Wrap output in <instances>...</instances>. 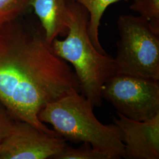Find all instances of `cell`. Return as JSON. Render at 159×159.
Here are the masks:
<instances>
[{
	"label": "cell",
	"instance_id": "cell-1",
	"mask_svg": "<svg viewBox=\"0 0 159 159\" xmlns=\"http://www.w3.org/2000/svg\"><path fill=\"white\" fill-rule=\"evenodd\" d=\"M12 23L0 28V101L16 120L58 136L39 114L48 103L80 92L78 78L53 52L43 29L15 28Z\"/></svg>",
	"mask_w": 159,
	"mask_h": 159
},
{
	"label": "cell",
	"instance_id": "cell-2",
	"mask_svg": "<svg viewBox=\"0 0 159 159\" xmlns=\"http://www.w3.org/2000/svg\"><path fill=\"white\" fill-rule=\"evenodd\" d=\"M90 102L73 91L48 103L39 114L43 123L51 125L57 134L74 143H87L110 159L123 158L121 132L116 124L104 125L97 119Z\"/></svg>",
	"mask_w": 159,
	"mask_h": 159
},
{
	"label": "cell",
	"instance_id": "cell-3",
	"mask_svg": "<svg viewBox=\"0 0 159 159\" xmlns=\"http://www.w3.org/2000/svg\"><path fill=\"white\" fill-rule=\"evenodd\" d=\"M70 23L64 40L56 39L51 43L58 57L71 63L80 87V93L93 107L102 106V90L107 80L116 74L114 58L98 51L91 42L88 27L87 10L73 0H68Z\"/></svg>",
	"mask_w": 159,
	"mask_h": 159
},
{
	"label": "cell",
	"instance_id": "cell-4",
	"mask_svg": "<svg viewBox=\"0 0 159 159\" xmlns=\"http://www.w3.org/2000/svg\"><path fill=\"white\" fill-rule=\"evenodd\" d=\"M117 27L116 74L159 80V32L140 16H120Z\"/></svg>",
	"mask_w": 159,
	"mask_h": 159
},
{
	"label": "cell",
	"instance_id": "cell-5",
	"mask_svg": "<svg viewBox=\"0 0 159 159\" xmlns=\"http://www.w3.org/2000/svg\"><path fill=\"white\" fill-rule=\"evenodd\" d=\"M102 97L130 119L146 121L159 113V80L115 74L102 86Z\"/></svg>",
	"mask_w": 159,
	"mask_h": 159
},
{
	"label": "cell",
	"instance_id": "cell-6",
	"mask_svg": "<svg viewBox=\"0 0 159 159\" xmlns=\"http://www.w3.org/2000/svg\"><path fill=\"white\" fill-rule=\"evenodd\" d=\"M67 144L61 137L17 120L11 133L1 142L0 159H53Z\"/></svg>",
	"mask_w": 159,
	"mask_h": 159
},
{
	"label": "cell",
	"instance_id": "cell-7",
	"mask_svg": "<svg viewBox=\"0 0 159 159\" xmlns=\"http://www.w3.org/2000/svg\"><path fill=\"white\" fill-rule=\"evenodd\" d=\"M113 122L119 127L125 146L123 158L159 159V113L146 121L130 119L117 112Z\"/></svg>",
	"mask_w": 159,
	"mask_h": 159
},
{
	"label": "cell",
	"instance_id": "cell-8",
	"mask_svg": "<svg viewBox=\"0 0 159 159\" xmlns=\"http://www.w3.org/2000/svg\"><path fill=\"white\" fill-rule=\"evenodd\" d=\"M29 6L39 18L48 44L58 37L68 34L70 23L68 0H30Z\"/></svg>",
	"mask_w": 159,
	"mask_h": 159
},
{
	"label": "cell",
	"instance_id": "cell-9",
	"mask_svg": "<svg viewBox=\"0 0 159 159\" xmlns=\"http://www.w3.org/2000/svg\"><path fill=\"white\" fill-rule=\"evenodd\" d=\"M87 10L89 15L88 31L91 42L97 50L102 54H107L99 40L98 30L104 12L108 6L117 2L129 0H73Z\"/></svg>",
	"mask_w": 159,
	"mask_h": 159
},
{
	"label": "cell",
	"instance_id": "cell-10",
	"mask_svg": "<svg viewBox=\"0 0 159 159\" xmlns=\"http://www.w3.org/2000/svg\"><path fill=\"white\" fill-rule=\"evenodd\" d=\"M56 159H110L106 154L100 152L87 143H83L78 148L68 144L53 158Z\"/></svg>",
	"mask_w": 159,
	"mask_h": 159
},
{
	"label": "cell",
	"instance_id": "cell-11",
	"mask_svg": "<svg viewBox=\"0 0 159 159\" xmlns=\"http://www.w3.org/2000/svg\"><path fill=\"white\" fill-rule=\"evenodd\" d=\"M30 0H0V28L13 23L29 7Z\"/></svg>",
	"mask_w": 159,
	"mask_h": 159
},
{
	"label": "cell",
	"instance_id": "cell-12",
	"mask_svg": "<svg viewBox=\"0 0 159 159\" xmlns=\"http://www.w3.org/2000/svg\"><path fill=\"white\" fill-rule=\"evenodd\" d=\"M130 8L148 20L153 29L159 32V0H136Z\"/></svg>",
	"mask_w": 159,
	"mask_h": 159
},
{
	"label": "cell",
	"instance_id": "cell-13",
	"mask_svg": "<svg viewBox=\"0 0 159 159\" xmlns=\"http://www.w3.org/2000/svg\"><path fill=\"white\" fill-rule=\"evenodd\" d=\"M16 121L0 101V143L11 133Z\"/></svg>",
	"mask_w": 159,
	"mask_h": 159
},
{
	"label": "cell",
	"instance_id": "cell-14",
	"mask_svg": "<svg viewBox=\"0 0 159 159\" xmlns=\"http://www.w3.org/2000/svg\"><path fill=\"white\" fill-rule=\"evenodd\" d=\"M0 152H1V143H0Z\"/></svg>",
	"mask_w": 159,
	"mask_h": 159
},
{
	"label": "cell",
	"instance_id": "cell-15",
	"mask_svg": "<svg viewBox=\"0 0 159 159\" xmlns=\"http://www.w3.org/2000/svg\"><path fill=\"white\" fill-rule=\"evenodd\" d=\"M136 1V0H133V1Z\"/></svg>",
	"mask_w": 159,
	"mask_h": 159
}]
</instances>
